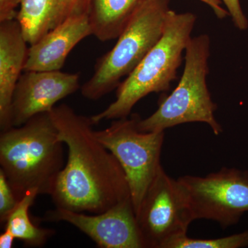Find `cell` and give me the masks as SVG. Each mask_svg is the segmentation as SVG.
<instances>
[{"label":"cell","mask_w":248,"mask_h":248,"mask_svg":"<svg viewBox=\"0 0 248 248\" xmlns=\"http://www.w3.org/2000/svg\"><path fill=\"white\" fill-rule=\"evenodd\" d=\"M50 113L68 149L66 164L50 195L55 208L99 214L132 199L122 166L96 138L91 117L65 104L55 106Z\"/></svg>","instance_id":"6da1fadb"},{"label":"cell","mask_w":248,"mask_h":248,"mask_svg":"<svg viewBox=\"0 0 248 248\" xmlns=\"http://www.w3.org/2000/svg\"><path fill=\"white\" fill-rule=\"evenodd\" d=\"M64 143L50 112L0 135V166L18 201L35 190L50 196L64 167Z\"/></svg>","instance_id":"7a4b0ae2"},{"label":"cell","mask_w":248,"mask_h":248,"mask_svg":"<svg viewBox=\"0 0 248 248\" xmlns=\"http://www.w3.org/2000/svg\"><path fill=\"white\" fill-rule=\"evenodd\" d=\"M196 20L197 17L192 13L170 11L161 39L119 85L115 100L105 110L91 117L94 125L104 120L128 117L143 97L170 89L172 81L177 79L183 53L192 38Z\"/></svg>","instance_id":"3957f363"},{"label":"cell","mask_w":248,"mask_h":248,"mask_svg":"<svg viewBox=\"0 0 248 248\" xmlns=\"http://www.w3.org/2000/svg\"><path fill=\"white\" fill-rule=\"evenodd\" d=\"M170 0H142L110 51L98 59L93 76L81 86L83 97L97 100L117 89L159 42Z\"/></svg>","instance_id":"277c9868"},{"label":"cell","mask_w":248,"mask_h":248,"mask_svg":"<svg viewBox=\"0 0 248 248\" xmlns=\"http://www.w3.org/2000/svg\"><path fill=\"white\" fill-rule=\"evenodd\" d=\"M185 66L176 89L160 103L157 110L146 119L140 118L142 132H164L176 125L193 122L208 124L215 135L223 132L215 118L217 104L207 85L210 37L203 34L192 37L186 48Z\"/></svg>","instance_id":"5b68a950"},{"label":"cell","mask_w":248,"mask_h":248,"mask_svg":"<svg viewBox=\"0 0 248 248\" xmlns=\"http://www.w3.org/2000/svg\"><path fill=\"white\" fill-rule=\"evenodd\" d=\"M138 114L114 120L95 136L118 160L128 181L135 215L160 166L164 132H142Z\"/></svg>","instance_id":"8992f818"},{"label":"cell","mask_w":248,"mask_h":248,"mask_svg":"<svg viewBox=\"0 0 248 248\" xmlns=\"http://www.w3.org/2000/svg\"><path fill=\"white\" fill-rule=\"evenodd\" d=\"M136 219L145 248H168L187 235L195 221L182 185L162 166L140 204Z\"/></svg>","instance_id":"52a82bcc"},{"label":"cell","mask_w":248,"mask_h":248,"mask_svg":"<svg viewBox=\"0 0 248 248\" xmlns=\"http://www.w3.org/2000/svg\"><path fill=\"white\" fill-rule=\"evenodd\" d=\"M178 181L195 220H211L226 229L248 212V171L224 167L205 177L185 175Z\"/></svg>","instance_id":"ba28073f"},{"label":"cell","mask_w":248,"mask_h":248,"mask_svg":"<svg viewBox=\"0 0 248 248\" xmlns=\"http://www.w3.org/2000/svg\"><path fill=\"white\" fill-rule=\"evenodd\" d=\"M46 221H64L89 236L102 248H145L139 231L132 199L99 214L55 208L45 213Z\"/></svg>","instance_id":"9c48e42d"},{"label":"cell","mask_w":248,"mask_h":248,"mask_svg":"<svg viewBox=\"0 0 248 248\" xmlns=\"http://www.w3.org/2000/svg\"><path fill=\"white\" fill-rule=\"evenodd\" d=\"M81 88L79 73L60 71H24L16 85L11 105L13 127L34 116L49 112L55 104Z\"/></svg>","instance_id":"30bf717a"},{"label":"cell","mask_w":248,"mask_h":248,"mask_svg":"<svg viewBox=\"0 0 248 248\" xmlns=\"http://www.w3.org/2000/svg\"><path fill=\"white\" fill-rule=\"evenodd\" d=\"M89 35L88 15L65 21L30 45L24 71H60L71 50Z\"/></svg>","instance_id":"8fae6325"},{"label":"cell","mask_w":248,"mask_h":248,"mask_svg":"<svg viewBox=\"0 0 248 248\" xmlns=\"http://www.w3.org/2000/svg\"><path fill=\"white\" fill-rule=\"evenodd\" d=\"M17 19L0 22V130L12 128L11 105L29 47Z\"/></svg>","instance_id":"7c38bea8"},{"label":"cell","mask_w":248,"mask_h":248,"mask_svg":"<svg viewBox=\"0 0 248 248\" xmlns=\"http://www.w3.org/2000/svg\"><path fill=\"white\" fill-rule=\"evenodd\" d=\"M91 0H23L17 20L29 45L65 21L89 16Z\"/></svg>","instance_id":"4fadbf2b"},{"label":"cell","mask_w":248,"mask_h":248,"mask_svg":"<svg viewBox=\"0 0 248 248\" xmlns=\"http://www.w3.org/2000/svg\"><path fill=\"white\" fill-rule=\"evenodd\" d=\"M142 0H91L92 35L101 42L118 38Z\"/></svg>","instance_id":"5bb4252c"},{"label":"cell","mask_w":248,"mask_h":248,"mask_svg":"<svg viewBox=\"0 0 248 248\" xmlns=\"http://www.w3.org/2000/svg\"><path fill=\"white\" fill-rule=\"evenodd\" d=\"M37 195L38 192L35 190L26 194L5 223V228L9 230L16 239L20 240L29 247H42L55 233L53 230L40 228L31 221L29 209Z\"/></svg>","instance_id":"9a60e30c"},{"label":"cell","mask_w":248,"mask_h":248,"mask_svg":"<svg viewBox=\"0 0 248 248\" xmlns=\"http://www.w3.org/2000/svg\"><path fill=\"white\" fill-rule=\"evenodd\" d=\"M248 247V231L244 232L217 238L192 239L187 235L172 241L168 248H241Z\"/></svg>","instance_id":"2e32d148"},{"label":"cell","mask_w":248,"mask_h":248,"mask_svg":"<svg viewBox=\"0 0 248 248\" xmlns=\"http://www.w3.org/2000/svg\"><path fill=\"white\" fill-rule=\"evenodd\" d=\"M19 203L14 191L10 186L6 176L0 170V222L6 223L8 217L12 213Z\"/></svg>","instance_id":"e0dca14e"},{"label":"cell","mask_w":248,"mask_h":248,"mask_svg":"<svg viewBox=\"0 0 248 248\" xmlns=\"http://www.w3.org/2000/svg\"><path fill=\"white\" fill-rule=\"evenodd\" d=\"M221 1L226 6L235 27L239 30H247L248 20L241 8L240 0H221Z\"/></svg>","instance_id":"ac0fdd59"},{"label":"cell","mask_w":248,"mask_h":248,"mask_svg":"<svg viewBox=\"0 0 248 248\" xmlns=\"http://www.w3.org/2000/svg\"><path fill=\"white\" fill-rule=\"evenodd\" d=\"M23 0H0V22L12 20L17 18V8Z\"/></svg>","instance_id":"d6986e66"},{"label":"cell","mask_w":248,"mask_h":248,"mask_svg":"<svg viewBox=\"0 0 248 248\" xmlns=\"http://www.w3.org/2000/svg\"><path fill=\"white\" fill-rule=\"evenodd\" d=\"M202 2L208 5L213 10L214 14L220 19H225L229 16L228 11L222 7L221 0H200Z\"/></svg>","instance_id":"ffe728a7"},{"label":"cell","mask_w":248,"mask_h":248,"mask_svg":"<svg viewBox=\"0 0 248 248\" xmlns=\"http://www.w3.org/2000/svg\"><path fill=\"white\" fill-rule=\"evenodd\" d=\"M15 239L14 234L7 228H4V232L0 235V248H11L13 247Z\"/></svg>","instance_id":"44dd1931"}]
</instances>
